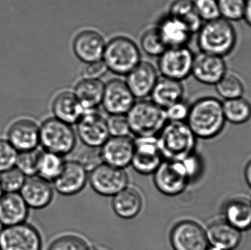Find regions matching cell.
I'll use <instances>...</instances> for the list:
<instances>
[{"mask_svg": "<svg viewBox=\"0 0 251 250\" xmlns=\"http://www.w3.org/2000/svg\"><path fill=\"white\" fill-rule=\"evenodd\" d=\"M153 175L156 189L167 196L180 195L190 183L180 161L164 160Z\"/></svg>", "mask_w": 251, "mask_h": 250, "instance_id": "9", "label": "cell"}, {"mask_svg": "<svg viewBox=\"0 0 251 250\" xmlns=\"http://www.w3.org/2000/svg\"><path fill=\"white\" fill-rule=\"evenodd\" d=\"M126 116L130 132L137 137H156L168 121L165 110L146 100L134 103Z\"/></svg>", "mask_w": 251, "mask_h": 250, "instance_id": "4", "label": "cell"}, {"mask_svg": "<svg viewBox=\"0 0 251 250\" xmlns=\"http://www.w3.org/2000/svg\"><path fill=\"white\" fill-rule=\"evenodd\" d=\"M48 250H91L82 238L75 235H66L54 240Z\"/></svg>", "mask_w": 251, "mask_h": 250, "instance_id": "38", "label": "cell"}, {"mask_svg": "<svg viewBox=\"0 0 251 250\" xmlns=\"http://www.w3.org/2000/svg\"><path fill=\"white\" fill-rule=\"evenodd\" d=\"M51 109L54 117L71 126L76 124L85 113V110L74 92L68 91L61 92L55 97Z\"/></svg>", "mask_w": 251, "mask_h": 250, "instance_id": "25", "label": "cell"}, {"mask_svg": "<svg viewBox=\"0 0 251 250\" xmlns=\"http://www.w3.org/2000/svg\"><path fill=\"white\" fill-rule=\"evenodd\" d=\"M224 220L242 233L251 229V204L244 198L229 200L223 208Z\"/></svg>", "mask_w": 251, "mask_h": 250, "instance_id": "26", "label": "cell"}, {"mask_svg": "<svg viewBox=\"0 0 251 250\" xmlns=\"http://www.w3.org/2000/svg\"><path fill=\"white\" fill-rule=\"evenodd\" d=\"M245 178L248 185L251 189V159L246 164V169H245Z\"/></svg>", "mask_w": 251, "mask_h": 250, "instance_id": "47", "label": "cell"}, {"mask_svg": "<svg viewBox=\"0 0 251 250\" xmlns=\"http://www.w3.org/2000/svg\"><path fill=\"white\" fill-rule=\"evenodd\" d=\"M62 156L42 151L38 164V176L50 182H53L61 173L65 165Z\"/></svg>", "mask_w": 251, "mask_h": 250, "instance_id": "32", "label": "cell"}, {"mask_svg": "<svg viewBox=\"0 0 251 250\" xmlns=\"http://www.w3.org/2000/svg\"><path fill=\"white\" fill-rule=\"evenodd\" d=\"M4 191H3L2 187H1V183H0V199H1V197L3 196V195H4Z\"/></svg>", "mask_w": 251, "mask_h": 250, "instance_id": "49", "label": "cell"}, {"mask_svg": "<svg viewBox=\"0 0 251 250\" xmlns=\"http://www.w3.org/2000/svg\"><path fill=\"white\" fill-rule=\"evenodd\" d=\"M26 177L16 167L0 173V183L4 193H18L25 184Z\"/></svg>", "mask_w": 251, "mask_h": 250, "instance_id": "36", "label": "cell"}, {"mask_svg": "<svg viewBox=\"0 0 251 250\" xmlns=\"http://www.w3.org/2000/svg\"><path fill=\"white\" fill-rule=\"evenodd\" d=\"M134 103L135 98L126 82L115 79L104 85L101 105L110 115H125Z\"/></svg>", "mask_w": 251, "mask_h": 250, "instance_id": "14", "label": "cell"}, {"mask_svg": "<svg viewBox=\"0 0 251 250\" xmlns=\"http://www.w3.org/2000/svg\"><path fill=\"white\" fill-rule=\"evenodd\" d=\"M39 128L40 145L44 151L64 157L76 147V134L71 125L51 117L44 120Z\"/></svg>", "mask_w": 251, "mask_h": 250, "instance_id": "6", "label": "cell"}, {"mask_svg": "<svg viewBox=\"0 0 251 250\" xmlns=\"http://www.w3.org/2000/svg\"><path fill=\"white\" fill-rule=\"evenodd\" d=\"M88 180V170L76 160H71L65 162L60 176L53 182V186L60 195L72 196L85 188Z\"/></svg>", "mask_w": 251, "mask_h": 250, "instance_id": "16", "label": "cell"}, {"mask_svg": "<svg viewBox=\"0 0 251 250\" xmlns=\"http://www.w3.org/2000/svg\"><path fill=\"white\" fill-rule=\"evenodd\" d=\"M215 87L220 96L225 101L243 97L245 92L243 79L234 72L227 71Z\"/></svg>", "mask_w": 251, "mask_h": 250, "instance_id": "33", "label": "cell"}, {"mask_svg": "<svg viewBox=\"0 0 251 250\" xmlns=\"http://www.w3.org/2000/svg\"><path fill=\"white\" fill-rule=\"evenodd\" d=\"M180 161L190 183L195 182L200 177L203 171V164L201 158L196 152L187 156L185 158L180 160Z\"/></svg>", "mask_w": 251, "mask_h": 250, "instance_id": "41", "label": "cell"}, {"mask_svg": "<svg viewBox=\"0 0 251 250\" xmlns=\"http://www.w3.org/2000/svg\"></svg>", "mask_w": 251, "mask_h": 250, "instance_id": "52", "label": "cell"}, {"mask_svg": "<svg viewBox=\"0 0 251 250\" xmlns=\"http://www.w3.org/2000/svg\"><path fill=\"white\" fill-rule=\"evenodd\" d=\"M195 9L203 22L221 18L218 0H193Z\"/></svg>", "mask_w": 251, "mask_h": 250, "instance_id": "39", "label": "cell"}, {"mask_svg": "<svg viewBox=\"0 0 251 250\" xmlns=\"http://www.w3.org/2000/svg\"><path fill=\"white\" fill-rule=\"evenodd\" d=\"M197 44L202 52L225 57L237 45V31L232 22L224 18L206 22L198 32Z\"/></svg>", "mask_w": 251, "mask_h": 250, "instance_id": "2", "label": "cell"}, {"mask_svg": "<svg viewBox=\"0 0 251 250\" xmlns=\"http://www.w3.org/2000/svg\"><path fill=\"white\" fill-rule=\"evenodd\" d=\"M19 193L29 208L42 209L52 201L54 189L50 182L36 175L26 177Z\"/></svg>", "mask_w": 251, "mask_h": 250, "instance_id": "20", "label": "cell"}, {"mask_svg": "<svg viewBox=\"0 0 251 250\" xmlns=\"http://www.w3.org/2000/svg\"><path fill=\"white\" fill-rule=\"evenodd\" d=\"M184 94V85L181 82L162 77L158 79L151 95L154 104L166 110L173 104L183 100Z\"/></svg>", "mask_w": 251, "mask_h": 250, "instance_id": "27", "label": "cell"}, {"mask_svg": "<svg viewBox=\"0 0 251 250\" xmlns=\"http://www.w3.org/2000/svg\"><path fill=\"white\" fill-rule=\"evenodd\" d=\"M85 149L82 150L78 156V162L80 163L88 172H91L100 164H102L100 148H91L85 145Z\"/></svg>", "mask_w": 251, "mask_h": 250, "instance_id": "42", "label": "cell"}, {"mask_svg": "<svg viewBox=\"0 0 251 250\" xmlns=\"http://www.w3.org/2000/svg\"><path fill=\"white\" fill-rule=\"evenodd\" d=\"M168 14L183 22L193 34L199 32L203 24L193 0H174L170 5Z\"/></svg>", "mask_w": 251, "mask_h": 250, "instance_id": "30", "label": "cell"}, {"mask_svg": "<svg viewBox=\"0 0 251 250\" xmlns=\"http://www.w3.org/2000/svg\"><path fill=\"white\" fill-rule=\"evenodd\" d=\"M158 79L157 71L154 66L148 62H140L137 67L126 75V83L134 98L142 99L151 95Z\"/></svg>", "mask_w": 251, "mask_h": 250, "instance_id": "21", "label": "cell"}, {"mask_svg": "<svg viewBox=\"0 0 251 250\" xmlns=\"http://www.w3.org/2000/svg\"><path fill=\"white\" fill-rule=\"evenodd\" d=\"M206 237L210 246L223 250H234L241 243L242 232L228 224L225 220L214 222L206 230Z\"/></svg>", "mask_w": 251, "mask_h": 250, "instance_id": "23", "label": "cell"}, {"mask_svg": "<svg viewBox=\"0 0 251 250\" xmlns=\"http://www.w3.org/2000/svg\"><path fill=\"white\" fill-rule=\"evenodd\" d=\"M42 239L33 226L24 223L4 227L0 233V250H41Z\"/></svg>", "mask_w": 251, "mask_h": 250, "instance_id": "10", "label": "cell"}, {"mask_svg": "<svg viewBox=\"0 0 251 250\" xmlns=\"http://www.w3.org/2000/svg\"><path fill=\"white\" fill-rule=\"evenodd\" d=\"M250 202H251V199Z\"/></svg>", "mask_w": 251, "mask_h": 250, "instance_id": "51", "label": "cell"}, {"mask_svg": "<svg viewBox=\"0 0 251 250\" xmlns=\"http://www.w3.org/2000/svg\"><path fill=\"white\" fill-rule=\"evenodd\" d=\"M104 84L100 79H82L75 88V94L85 111L97 110L102 102Z\"/></svg>", "mask_w": 251, "mask_h": 250, "instance_id": "29", "label": "cell"}, {"mask_svg": "<svg viewBox=\"0 0 251 250\" xmlns=\"http://www.w3.org/2000/svg\"><path fill=\"white\" fill-rule=\"evenodd\" d=\"M7 140L18 152L37 149L40 145V128L30 119H20L7 131Z\"/></svg>", "mask_w": 251, "mask_h": 250, "instance_id": "19", "label": "cell"}, {"mask_svg": "<svg viewBox=\"0 0 251 250\" xmlns=\"http://www.w3.org/2000/svg\"><path fill=\"white\" fill-rule=\"evenodd\" d=\"M102 60L115 74L126 76L141 62L137 44L125 36H117L106 44Z\"/></svg>", "mask_w": 251, "mask_h": 250, "instance_id": "5", "label": "cell"}, {"mask_svg": "<svg viewBox=\"0 0 251 250\" xmlns=\"http://www.w3.org/2000/svg\"><path fill=\"white\" fill-rule=\"evenodd\" d=\"M223 109L226 120L233 124H243L251 119V104L243 97L226 100Z\"/></svg>", "mask_w": 251, "mask_h": 250, "instance_id": "31", "label": "cell"}, {"mask_svg": "<svg viewBox=\"0 0 251 250\" xmlns=\"http://www.w3.org/2000/svg\"><path fill=\"white\" fill-rule=\"evenodd\" d=\"M18 154L7 139H0V173L16 166Z\"/></svg>", "mask_w": 251, "mask_h": 250, "instance_id": "40", "label": "cell"}, {"mask_svg": "<svg viewBox=\"0 0 251 250\" xmlns=\"http://www.w3.org/2000/svg\"><path fill=\"white\" fill-rule=\"evenodd\" d=\"M134 141L127 136H110L100 148L103 163L125 169L131 165Z\"/></svg>", "mask_w": 251, "mask_h": 250, "instance_id": "17", "label": "cell"}, {"mask_svg": "<svg viewBox=\"0 0 251 250\" xmlns=\"http://www.w3.org/2000/svg\"><path fill=\"white\" fill-rule=\"evenodd\" d=\"M29 207L20 193H4L0 199V221L4 227L25 223Z\"/></svg>", "mask_w": 251, "mask_h": 250, "instance_id": "24", "label": "cell"}, {"mask_svg": "<svg viewBox=\"0 0 251 250\" xmlns=\"http://www.w3.org/2000/svg\"><path fill=\"white\" fill-rule=\"evenodd\" d=\"M107 122L110 136H129L131 132L126 116L110 115Z\"/></svg>", "mask_w": 251, "mask_h": 250, "instance_id": "43", "label": "cell"}, {"mask_svg": "<svg viewBox=\"0 0 251 250\" xmlns=\"http://www.w3.org/2000/svg\"><path fill=\"white\" fill-rule=\"evenodd\" d=\"M164 161L156 137H137L131 165L144 176L153 174Z\"/></svg>", "mask_w": 251, "mask_h": 250, "instance_id": "13", "label": "cell"}, {"mask_svg": "<svg viewBox=\"0 0 251 250\" xmlns=\"http://www.w3.org/2000/svg\"><path fill=\"white\" fill-rule=\"evenodd\" d=\"M156 28L167 48L187 46L193 35L183 22L169 14L159 20Z\"/></svg>", "mask_w": 251, "mask_h": 250, "instance_id": "22", "label": "cell"}, {"mask_svg": "<svg viewBox=\"0 0 251 250\" xmlns=\"http://www.w3.org/2000/svg\"><path fill=\"white\" fill-rule=\"evenodd\" d=\"M190 106L184 100L173 104L165 110L168 121L184 122L188 117Z\"/></svg>", "mask_w": 251, "mask_h": 250, "instance_id": "44", "label": "cell"}, {"mask_svg": "<svg viewBox=\"0 0 251 250\" xmlns=\"http://www.w3.org/2000/svg\"><path fill=\"white\" fill-rule=\"evenodd\" d=\"M140 45L143 51L151 57H159L168 48L156 27L147 29L143 33Z\"/></svg>", "mask_w": 251, "mask_h": 250, "instance_id": "34", "label": "cell"}, {"mask_svg": "<svg viewBox=\"0 0 251 250\" xmlns=\"http://www.w3.org/2000/svg\"><path fill=\"white\" fill-rule=\"evenodd\" d=\"M195 55L187 46L168 48L158 60L162 77L182 82L192 73Z\"/></svg>", "mask_w": 251, "mask_h": 250, "instance_id": "7", "label": "cell"}, {"mask_svg": "<svg viewBox=\"0 0 251 250\" xmlns=\"http://www.w3.org/2000/svg\"><path fill=\"white\" fill-rule=\"evenodd\" d=\"M226 122L223 102L215 97H204L190 106L186 123L196 137L209 139L221 133Z\"/></svg>", "mask_w": 251, "mask_h": 250, "instance_id": "1", "label": "cell"}, {"mask_svg": "<svg viewBox=\"0 0 251 250\" xmlns=\"http://www.w3.org/2000/svg\"><path fill=\"white\" fill-rule=\"evenodd\" d=\"M221 17L229 22L243 19L246 0H218Z\"/></svg>", "mask_w": 251, "mask_h": 250, "instance_id": "37", "label": "cell"}, {"mask_svg": "<svg viewBox=\"0 0 251 250\" xmlns=\"http://www.w3.org/2000/svg\"><path fill=\"white\" fill-rule=\"evenodd\" d=\"M88 181L98 195L114 197L128 186V176L125 169L102 163L90 172Z\"/></svg>", "mask_w": 251, "mask_h": 250, "instance_id": "8", "label": "cell"}, {"mask_svg": "<svg viewBox=\"0 0 251 250\" xmlns=\"http://www.w3.org/2000/svg\"><path fill=\"white\" fill-rule=\"evenodd\" d=\"M42 151L37 149L22 151L18 154L16 166L26 177L38 175V164Z\"/></svg>", "mask_w": 251, "mask_h": 250, "instance_id": "35", "label": "cell"}, {"mask_svg": "<svg viewBox=\"0 0 251 250\" xmlns=\"http://www.w3.org/2000/svg\"><path fill=\"white\" fill-rule=\"evenodd\" d=\"M227 71L224 57L202 51L195 55L191 75L201 83L215 86Z\"/></svg>", "mask_w": 251, "mask_h": 250, "instance_id": "15", "label": "cell"}, {"mask_svg": "<svg viewBox=\"0 0 251 250\" xmlns=\"http://www.w3.org/2000/svg\"><path fill=\"white\" fill-rule=\"evenodd\" d=\"M105 45L101 34L93 29H85L76 35L72 48L76 57L88 64L102 60Z\"/></svg>", "mask_w": 251, "mask_h": 250, "instance_id": "18", "label": "cell"}, {"mask_svg": "<svg viewBox=\"0 0 251 250\" xmlns=\"http://www.w3.org/2000/svg\"><path fill=\"white\" fill-rule=\"evenodd\" d=\"M78 136L84 145L100 148L110 138L107 119L97 110L85 111L76 123Z\"/></svg>", "mask_w": 251, "mask_h": 250, "instance_id": "11", "label": "cell"}, {"mask_svg": "<svg viewBox=\"0 0 251 250\" xmlns=\"http://www.w3.org/2000/svg\"><path fill=\"white\" fill-rule=\"evenodd\" d=\"M196 139L186 122L168 121L157 140L164 160L180 161L195 152Z\"/></svg>", "mask_w": 251, "mask_h": 250, "instance_id": "3", "label": "cell"}, {"mask_svg": "<svg viewBox=\"0 0 251 250\" xmlns=\"http://www.w3.org/2000/svg\"><path fill=\"white\" fill-rule=\"evenodd\" d=\"M143 201L137 189L128 187L113 197L112 207L115 214L124 220H131L137 217L142 208Z\"/></svg>", "mask_w": 251, "mask_h": 250, "instance_id": "28", "label": "cell"}, {"mask_svg": "<svg viewBox=\"0 0 251 250\" xmlns=\"http://www.w3.org/2000/svg\"><path fill=\"white\" fill-rule=\"evenodd\" d=\"M206 250H223L221 249H220V248H216V247H213V246H210L209 245V247H208L207 249Z\"/></svg>", "mask_w": 251, "mask_h": 250, "instance_id": "48", "label": "cell"}, {"mask_svg": "<svg viewBox=\"0 0 251 250\" xmlns=\"http://www.w3.org/2000/svg\"><path fill=\"white\" fill-rule=\"evenodd\" d=\"M107 70L108 69L102 60L88 63L82 71L83 79H100Z\"/></svg>", "mask_w": 251, "mask_h": 250, "instance_id": "45", "label": "cell"}, {"mask_svg": "<svg viewBox=\"0 0 251 250\" xmlns=\"http://www.w3.org/2000/svg\"><path fill=\"white\" fill-rule=\"evenodd\" d=\"M4 226H3L2 223H1V221H0V233H1V230H3V228H4Z\"/></svg>", "mask_w": 251, "mask_h": 250, "instance_id": "50", "label": "cell"}, {"mask_svg": "<svg viewBox=\"0 0 251 250\" xmlns=\"http://www.w3.org/2000/svg\"><path fill=\"white\" fill-rule=\"evenodd\" d=\"M243 20L251 27V0H246Z\"/></svg>", "mask_w": 251, "mask_h": 250, "instance_id": "46", "label": "cell"}, {"mask_svg": "<svg viewBox=\"0 0 251 250\" xmlns=\"http://www.w3.org/2000/svg\"><path fill=\"white\" fill-rule=\"evenodd\" d=\"M170 240L174 250H206L209 246L206 230L192 220L176 224L171 230Z\"/></svg>", "mask_w": 251, "mask_h": 250, "instance_id": "12", "label": "cell"}]
</instances>
